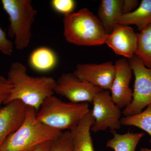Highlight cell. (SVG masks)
Masks as SVG:
<instances>
[{"instance_id": "cell-8", "label": "cell", "mask_w": 151, "mask_h": 151, "mask_svg": "<svg viewBox=\"0 0 151 151\" xmlns=\"http://www.w3.org/2000/svg\"><path fill=\"white\" fill-rule=\"evenodd\" d=\"M102 89L81 81L73 73H63L56 81L54 92L71 103H92L95 95Z\"/></svg>"}, {"instance_id": "cell-24", "label": "cell", "mask_w": 151, "mask_h": 151, "mask_svg": "<svg viewBox=\"0 0 151 151\" xmlns=\"http://www.w3.org/2000/svg\"><path fill=\"white\" fill-rule=\"evenodd\" d=\"M139 5L137 0H124L123 2V14L132 12L138 7Z\"/></svg>"}, {"instance_id": "cell-19", "label": "cell", "mask_w": 151, "mask_h": 151, "mask_svg": "<svg viewBox=\"0 0 151 151\" xmlns=\"http://www.w3.org/2000/svg\"><path fill=\"white\" fill-rule=\"evenodd\" d=\"M121 124L122 126L138 127L147 132L151 137V104L141 113L122 117Z\"/></svg>"}, {"instance_id": "cell-20", "label": "cell", "mask_w": 151, "mask_h": 151, "mask_svg": "<svg viewBox=\"0 0 151 151\" xmlns=\"http://www.w3.org/2000/svg\"><path fill=\"white\" fill-rule=\"evenodd\" d=\"M72 131L63 132L62 134L53 141L51 151H72Z\"/></svg>"}, {"instance_id": "cell-4", "label": "cell", "mask_w": 151, "mask_h": 151, "mask_svg": "<svg viewBox=\"0 0 151 151\" xmlns=\"http://www.w3.org/2000/svg\"><path fill=\"white\" fill-rule=\"evenodd\" d=\"M89 110L88 103H67L53 95L43 101L37 113V118L52 129L62 132L72 131Z\"/></svg>"}, {"instance_id": "cell-21", "label": "cell", "mask_w": 151, "mask_h": 151, "mask_svg": "<svg viewBox=\"0 0 151 151\" xmlns=\"http://www.w3.org/2000/svg\"><path fill=\"white\" fill-rule=\"evenodd\" d=\"M51 5L55 11L65 16L73 12L76 2L73 0H52Z\"/></svg>"}, {"instance_id": "cell-26", "label": "cell", "mask_w": 151, "mask_h": 151, "mask_svg": "<svg viewBox=\"0 0 151 151\" xmlns=\"http://www.w3.org/2000/svg\"><path fill=\"white\" fill-rule=\"evenodd\" d=\"M140 151H151V148L148 149L147 148H142L140 150Z\"/></svg>"}, {"instance_id": "cell-1", "label": "cell", "mask_w": 151, "mask_h": 151, "mask_svg": "<svg viewBox=\"0 0 151 151\" xmlns=\"http://www.w3.org/2000/svg\"><path fill=\"white\" fill-rule=\"evenodd\" d=\"M7 75V79L12 85V88L4 105L13 100H19L38 111L43 101L54 94L56 84L54 78L30 76L26 68L21 63H12Z\"/></svg>"}, {"instance_id": "cell-25", "label": "cell", "mask_w": 151, "mask_h": 151, "mask_svg": "<svg viewBox=\"0 0 151 151\" xmlns=\"http://www.w3.org/2000/svg\"><path fill=\"white\" fill-rule=\"evenodd\" d=\"M53 141H49L40 144L27 151H51Z\"/></svg>"}, {"instance_id": "cell-2", "label": "cell", "mask_w": 151, "mask_h": 151, "mask_svg": "<svg viewBox=\"0 0 151 151\" xmlns=\"http://www.w3.org/2000/svg\"><path fill=\"white\" fill-rule=\"evenodd\" d=\"M63 24L65 40L79 46L102 45L108 35L99 18L87 8L64 16Z\"/></svg>"}, {"instance_id": "cell-10", "label": "cell", "mask_w": 151, "mask_h": 151, "mask_svg": "<svg viewBox=\"0 0 151 151\" xmlns=\"http://www.w3.org/2000/svg\"><path fill=\"white\" fill-rule=\"evenodd\" d=\"M116 72L115 64L106 62L98 64H78L73 73L81 81L104 90H110Z\"/></svg>"}, {"instance_id": "cell-18", "label": "cell", "mask_w": 151, "mask_h": 151, "mask_svg": "<svg viewBox=\"0 0 151 151\" xmlns=\"http://www.w3.org/2000/svg\"><path fill=\"white\" fill-rule=\"evenodd\" d=\"M137 47L135 55L151 69V24L137 33Z\"/></svg>"}, {"instance_id": "cell-15", "label": "cell", "mask_w": 151, "mask_h": 151, "mask_svg": "<svg viewBox=\"0 0 151 151\" xmlns=\"http://www.w3.org/2000/svg\"><path fill=\"white\" fill-rule=\"evenodd\" d=\"M151 24V0H142L136 9L119 19L118 24L135 25L140 31Z\"/></svg>"}, {"instance_id": "cell-22", "label": "cell", "mask_w": 151, "mask_h": 151, "mask_svg": "<svg viewBox=\"0 0 151 151\" xmlns=\"http://www.w3.org/2000/svg\"><path fill=\"white\" fill-rule=\"evenodd\" d=\"M12 85L7 78L0 76V109L10 94Z\"/></svg>"}, {"instance_id": "cell-6", "label": "cell", "mask_w": 151, "mask_h": 151, "mask_svg": "<svg viewBox=\"0 0 151 151\" xmlns=\"http://www.w3.org/2000/svg\"><path fill=\"white\" fill-rule=\"evenodd\" d=\"M129 61L134 75L135 82L132 102L122 111L124 116L141 113L151 104V69L146 67L136 55Z\"/></svg>"}, {"instance_id": "cell-3", "label": "cell", "mask_w": 151, "mask_h": 151, "mask_svg": "<svg viewBox=\"0 0 151 151\" xmlns=\"http://www.w3.org/2000/svg\"><path fill=\"white\" fill-rule=\"evenodd\" d=\"M62 133L40 122L35 109L27 106L23 123L6 139L0 151H27L40 144L55 140Z\"/></svg>"}, {"instance_id": "cell-5", "label": "cell", "mask_w": 151, "mask_h": 151, "mask_svg": "<svg viewBox=\"0 0 151 151\" xmlns=\"http://www.w3.org/2000/svg\"><path fill=\"white\" fill-rule=\"evenodd\" d=\"M1 4L9 16V35L14 38L17 49H24L30 41L32 26L37 11L33 7L30 0H2Z\"/></svg>"}, {"instance_id": "cell-23", "label": "cell", "mask_w": 151, "mask_h": 151, "mask_svg": "<svg viewBox=\"0 0 151 151\" xmlns=\"http://www.w3.org/2000/svg\"><path fill=\"white\" fill-rule=\"evenodd\" d=\"M13 48L12 42L8 39L5 32L0 26V51L6 55H11Z\"/></svg>"}, {"instance_id": "cell-11", "label": "cell", "mask_w": 151, "mask_h": 151, "mask_svg": "<svg viewBox=\"0 0 151 151\" xmlns=\"http://www.w3.org/2000/svg\"><path fill=\"white\" fill-rule=\"evenodd\" d=\"M137 33L129 26L118 24L108 35L105 44L117 55L130 59L135 55L137 47Z\"/></svg>"}, {"instance_id": "cell-17", "label": "cell", "mask_w": 151, "mask_h": 151, "mask_svg": "<svg viewBox=\"0 0 151 151\" xmlns=\"http://www.w3.org/2000/svg\"><path fill=\"white\" fill-rule=\"evenodd\" d=\"M30 65L34 69L46 72L53 69L57 63L56 55L50 49L40 47L36 49L30 56Z\"/></svg>"}, {"instance_id": "cell-13", "label": "cell", "mask_w": 151, "mask_h": 151, "mask_svg": "<svg viewBox=\"0 0 151 151\" xmlns=\"http://www.w3.org/2000/svg\"><path fill=\"white\" fill-rule=\"evenodd\" d=\"M95 120L92 110L81 120L73 133L72 151H95L91 135V127Z\"/></svg>"}, {"instance_id": "cell-16", "label": "cell", "mask_w": 151, "mask_h": 151, "mask_svg": "<svg viewBox=\"0 0 151 151\" xmlns=\"http://www.w3.org/2000/svg\"><path fill=\"white\" fill-rule=\"evenodd\" d=\"M111 132L113 138L107 142L106 146L115 151H137V146L145 135L144 133L128 132L121 134L117 133L116 131Z\"/></svg>"}, {"instance_id": "cell-9", "label": "cell", "mask_w": 151, "mask_h": 151, "mask_svg": "<svg viewBox=\"0 0 151 151\" xmlns=\"http://www.w3.org/2000/svg\"><path fill=\"white\" fill-rule=\"evenodd\" d=\"M115 65L116 74L110 92L113 102L122 109L129 105L133 99L129 85L133 72L129 60L125 58L118 60Z\"/></svg>"}, {"instance_id": "cell-12", "label": "cell", "mask_w": 151, "mask_h": 151, "mask_svg": "<svg viewBox=\"0 0 151 151\" xmlns=\"http://www.w3.org/2000/svg\"><path fill=\"white\" fill-rule=\"evenodd\" d=\"M27 105L14 100L0 109V147L10 135L16 132L24 122Z\"/></svg>"}, {"instance_id": "cell-14", "label": "cell", "mask_w": 151, "mask_h": 151, "mask_svg": "<svg viewBox=\"0 0 151 151\" xmlns=\"http://www.w3.org/2000/svg\"><path fill=\"white\" fill-rule=\"evenodd\" d=\"M123 0H103L100 2L98 18L108 35L113 31L123 15Z\"/></svg>"}, {"instance_id": "cell-7", "label": "cell", "mask_w": 151, "mask_h": 151, "mask_svg": "<svg viewBox=\"0 0 151 151\" xmlns=\"http://www.w3.org/2000/svg\"><path fill=\"white\" fill-rule=\"evenodd\" d=\"M92 103V113L95 122L91 132L96 133L108 129L111 132L121 128L122 112L113 102L109 90L102 89L98 92Z\"/></svg>"}]
</instances>
